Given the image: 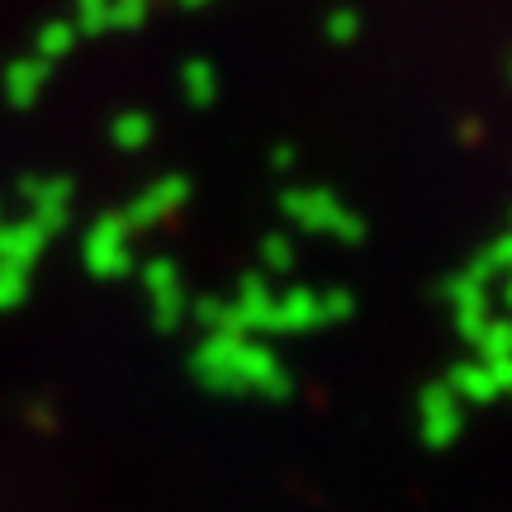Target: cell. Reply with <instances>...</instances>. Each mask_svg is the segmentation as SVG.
Segmentation results:
<instances>
[]
</instances>
